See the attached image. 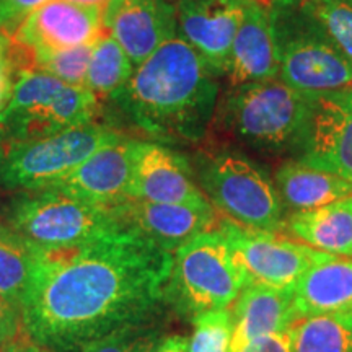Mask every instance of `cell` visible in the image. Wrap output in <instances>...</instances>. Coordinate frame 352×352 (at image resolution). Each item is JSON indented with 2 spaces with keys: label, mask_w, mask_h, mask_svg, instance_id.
Listing matches in <instances>:
<instances>
[{
  "label": "cell",
  "mask_w": 352,
  "mask_h": 352,
  "mask_svg": "<svg viewBox=\"0 0 352 352\" xmlns=\"http://www.w3.org/2000/svg\"><path fill=\"white\" fill-rule=\"evenodd\" d=\"M103 6L50 0L13 33V41L34 56L52 54L95 43L103 32Z\"/></svg>",
  "instance_id": "obj_12"
},
{
  "label": "cell",
  "mask_w": 352,
  "mask_h": 352,
  "mask_svg": "<svg viewBox=\"0 0 352 352\" xmlns=\"http://www.w3.org/2000/svg\"><path fill=\"white\" fill-rule=\"evenodd\" d=\"M103 28L138 67L158 47L176 38L175 0H108Z\"/></svg>",
  "instance_id": "obj_17"
},
{
  "label": "cell",
  "mask_w": 352,
  "mask_h": 352,
  "mask_svg": "<svg viewBox=\"0 0 352 352\" xmlns=\"http://www.w3.org/2000/svg\"><path fill=\"white\" fill-rule=\"evenodd\" d=\"M134 70L135 65L121 44L113 38L111 33L104 32L95 41L85 87L96 96L109 98L129 80Z\"/></svg>",
  "instance_id": "obj_25"
},
{
  "label": "cell",
  "mask_w": 352,
  "mask_h": 352,
  "mask_svg": "<svg viewBox=\"0 0 352 352\" xmlns=\"http://www.w3.org/2000/svg\"><path fill=\"white\" fill-rule=\"evenodd\" d=\"M189 340L182 334H173V336L165 338L158 341L151 352H188Z\"/></svg>",
  "instance_id": "obj_35"
},
{
  "label": "cell",
  "mask_w": 352,
  "mask_h": 352,
  "mask_svg": "<svg viewBox=\"0 0 352 352\" xmlns=\"http://www.w3.org/2000/svg\"><path fill=\"white\" fill-rule=\"evenodd\" d=\"M139 140L116 135L83 164L77 166L63 182L52 188L64 195L101 206H114L131 195L134 155Z\"/></svg>",
  "instance_id": "obj_15"
},
{
  "label": "cell",
  "mask_w": 352,
  "mask_h": 352,
  "mask_svg": "<svg viewBox=\"0 0 352 352\" xmlns=\"http://www.w3.org/2000/svg\"><path fill=\"white\" fill-rule=\"evenodd\" d=\"M232 311L230 352L250 342L292 328L297 323L294 289L248 283L236 297Z\"/></svg>",
  "instance_id": "obj_19"
},
{
  "label": "cell",
  "mask_w": 352,
  "mask_h": 352,
  "mask_svg": "<svg viewBox=\"0 0 352 352\" xmlns=\"http://www.w3.org/2000/svg\"><path fill=\"white\" fill-rule=\"evenodd\" d=\"M98 96L87 87H72L39 70H23L13 83L12 98L0 113L3 144L47 138L95 122Z\"/></svg>",
  "instance_id": "obj_7"
},
{
  "label": "cell",
  "mask_w": 352,
  "mask_h": 352,
  "mask_svg": "<svg viewBox=\"0 0 352 352\" xmlns=\"http://www.w3.org/2000/svg\"><path fill=\"white\" fill-rule=\"evenodd\" d=\"M38 250L10 227H0V296L20 310L32 284Z\"/></svg>",
  "instance_id": "obj_23"
},
{
  "label": "cell",
  "mask_w": 352,
  "mask_h": 352,
  "mask_svg": "<svg viewBox=\"0 0 352 352\" xmlns=\"http://www.w3.org/2000/svg\"><path fill=\"white\" fill-rule=\"evenodd\" d=\"M116 135L120 132L111 127L91 122L47 138L2 144L0 188L19 192L52 188Z\"/></svg>",
  "instance_id": "obj_9"
},
{
  "label": "cell",
  "mask_w": 352,
  "mask_h": 352,
  "mask_svg": "<svg viewBox=\"0 0 352 352\" xmlns=\"http://www.w3.org/2000/svg\"><path fill=\"white\" fill-rule=\"evenodd\" d=\"M230 87L279 77V59L270 6L246 0L239 32L233 39L227 76Z\"/></svg>",
  "instance_id": "obj_18"
},
{
  "label": "cell",
  "mask_w": 352,
  "mask_h": 352,
  "mask_svg": "<svg viewBox=\"0 0 352 352\" xmlns=\"http://www.w3.org/2000/svg\"><path fill=\"white\" fill-rule=\"evenodd\" d=\"M113 208L122 226L134 228L171 254L192 236L222 222L210 202L160 204L127 197Z\"/></svg>",
  "instance_id": "obj_14"
},
{
  "label": "cell",
  "mask_w": 352,
  "mask_h": 352,
  "mask_svg": "<svg viewBox=\"0 0 352 352\" xmlns=\"http://www.w3.org/2000/svg\"><path fill=\"white\" fill-rule=\"evenodd\" d=\"M300 3L352 60V0H300Z\"/></svg>",
  "instance_id": "obj_26"
},
{
  "label": "cell",
  "mask_w": 352,
  "mask_h": 352,
  "mask_svg": "<svg viewBox=\"0 0 352 352\" xmlns=\"http://www.w3.org/2000/svg\"><path fill=\"white\" fill-rule=\"evenodd\" d=\"M246 0H175L176 36L199 54L220 77L227 76L230 50Z\"/></svg>",
  "instance_id": "obj_13"
},
{
  "label": "cell",
  "mask_w": 352,
  "mask_h": 352,
  "mask_svg": "<svg viewBox=\"0 0 352 352\" xmlns=\"http://www.w3.org/2000/svg\"><path fill=\"white\" fill-rule=\"evenodd\" d=\"M46 2L50 0H0V26L12 36L26 16Z\"/></svg>",
  "instance_id": "obj_30"
},
{
  "label": "cell",
  "mask_w": 352,
  "mask_h": 352,
  "mask_svg": "<svg viewBox=\"0 0 352 352\" xmlns=\"http://www.w3.org/2000/svg\"><path fill=\"white\" fill-rule=\"evenodd\" d=\"M222 227L250 283L292 287L311 266L331 256L296 239L241 227L228 219L222 220Z\"/></svg>",
  "instance_id": "obj_10"
},
{
  "label": "cell",
  "mask_w": 352,
  "mask_h": 352,
  "mask_svg": "<svg viewBox=\"0 0 352 352\" xmlns=\"http://www.w3.org/2000/svg\"><path fill=\"white\" fill-rule=\"evenodd\" d=\"M351 90H352V87H351Z\"/></svg>",
  "instance_id": "obj_39"
},
{
  "label": "cell",
  "mask_w": 352,
  "mask_h": 352,
  "mask_svg": "<svg viewBox=\"0 0 352 352\" xmlns=\"http://www.w3.org/2000/svg\"><path fill=\"white\" fill-rule=\"evenodd\" d=\"M239 352H292V328L259 338Z\"/></svg>",
  "instance_id": "obj_32"
},
{
  "label": "cell",
  "mask_w": 352,
  "mask_h": 352,
  "mask_svg": "<svg viewBox=\"0 0 352 352\" xmlns=\"http://www.w3.org/2000/svg\"><path fill=\"white\" fill-rule=\"evenodd\" d=\"M8 227L38 250H64L120 230L113 206L94 204L56 189L19 192L6 209Z\"/></svg>",
  "instance_id": "obj_8"
},
{
  "label": "cell",
  "mask_w": 352,
  "mask_h": 352,
  "mask_svg": "<svg viewBox=\"0 0 352 352\" xmlns=\"http://www.w3.org/2000/svg\"><path fill=\"white\" fill-rule=\"evenodd\" d=\"M129 197L160 204L209 202L186 158L164 144L144 140L135 147Z\"/></svg>",
  "instance_id": "obj_16"
},
{
  "label": "cell",
  "mask_w": 352,
  "mask_h": 352,
  "mask_svg": "<svg viewBox=\"0 0 352 352\" xmlns=\"http://www.w3.org/2000/svg\"><path fill=\"white\" fill-rule=\"evenodd\" d=\"M77 3H87V6H107L108 0H72Z\"/></svg>",
  "instance_id": "obj_37"
},
{
  "label": "cell",
  "mask_w": 352,
  "mask_h": 352,
  "mask_svg": "<svg viewBox=\"0 0 352 352\" xmlns=\"http://www.w3.org/2000/svg\"><path fill=\"white\" fill-rule=\"evenodd\" d=\"M232 311L230 308L210 310L195 316V331L188 352H230Z\"/></svg>",
  "instance_id": "obj_28"
},
{
  "label": "cell",
  "mask_w": 352,
  "mask_h": 352,
  "mask_svg": "<svg viewBox=\"0 0 352 352\" xmlns=\"http://www.w3.org/2000/svg\"><path fill=\"white\" fill-rule=\"evenodd\" d=\"M220 76L182 38L166 41L109 96L132 124L162 142L204 138L219 104Z\"/></svg>",
  "instance_id": "obj_2"
},
{
  "label": "cell",
  "mask_w": 352,
  "mask_h": 352,
  "mask_svg": "<svg viewBox=\"0 0 352 352\" xmlns=\"http://www.w3.org/2000/svg\"><path fill=\"white\" fill-rule=\"evenodd\" d=\"M192 170L197 186L228 220L253 230L284 228V204L274 179L252 158L222 148L201 153Z\"/></svg>",
  "instance_id": "obj_6"
},
{
  "label": "cell",
  "mask_w": 352,
  "mask_h": 352,
  "mask_svg": "<svg viewBox=\"0 0 352 352\" xmlns=\"http://www.w3.org/2000/svg\"><path fill=\"white\" fill-rule=\"evenodd\" d=\"M250 283L222 222L192 236L173 253L166 297L184 315L228 308Z\"/></svg>",
  "instance_id": "obj_5"
},
{
  "label": "cell",
  "mask_w": 352,
  "mask_h": 352,
  "mask_svg": "<svg viewBox=\"0 0 352 352\" xmlns=\"http://www.w3.org/2000/svg\"><path fill=\"white\" fill-rule=\"evenodd\" d=\"M284 228L318 252L352 256V195L323 208L294 212Z\"/></svg>",
  "instance_id": "obj_21"
},
{
  "label": "cell",
  "mask_w": 352,
  "mask_h": 352,
  "mask_svg": "<svg viewBox=\"0 0 352 352\" xmlns=\"http://www.w3.org/2000/svg\"><path fill=\"white\" fill-rule=\"evenodd\" d=\"M171 264L173 254L129 227L74 248L38 250L20 305L25 333L51 352H77L148 323L166 297Z\"/></svg>",
  "instance_id": "obj_1"
},
{
  "label": "cell",
  "mask_w": 352,
  "mask_h": 352,
  "mask_svg": "<svg viewBox=\"0 0 352 352\" xmlns=\"http://www.w3.org/2000/svg\"><path fill=\"white\" fill-rule=\"evenodd\" d=\"M8 51H0V113L7 107L12 98L13 82L12 80V67L10 59H8Z\"/></svg>",
  "instance_id": "obj_33"
},
{
  "label": "cell",
  "mask_w": 352,
  "mask_h": 352,
  "mask_svg": "<svg viewBox=\"0 0 352 352\" xmlns=\"http://www.w3.org/2000/svg\"><path fill=\"white\" fill-rule=\"evenodd\" d=\"M292 289L298 320L352 311V258L331 254L311 266Z\"/></svg>",
  "instance_id": "obj_20"
},
{
  "label": "cell",
  "mask_w": 352,
  "mask_h": 352,
  "mask_svg": "<svg viewBox=\"0 0 352 352\" xmlns=\"http://www.w3.org/2000/svg\"><path fill=\"white\" fill-rule=\"evenodd\" d=\"M274 184L284 208L294 212L323 208L352 195L351 182L298 160L284 162L276 171Z\"/></svg>",
  "instance_id": "obj_22"
},
{
  "label": "cell",
  "mask_w": 352,
  "mask_h": 352,
  "mask_svg": "<svg viewBox=\"0 0 352 352\" xmlns=\"http://www.w3.org/2000/svg\"><path fill=\"white\" fill-rule=\"evenodd\" d=\"M94 46L95 43H90L72 47V50L52 52V54L34 56L33 64L39 72L50 74L67 85L85 87L88 64H90Z\"/></svg>",
  "instance_id": "obj_27"
},
{
  "label": "cell",
  "mask_w": 352,
  "mask_h": 352,
  "mask_svg": "<svg viewBox=\"0 0 352 352\" xmlns=\"http://www.w3.org/2000/svg\"><path fill=\"white\" fill-rule=\"evenodd\" d=\"M311 96L279 78L230 87L217 104L219 124L258 152L296 151L302 138Z\"/></svg>",
  "instance_id": "obj_3"
},
{
  "label": "cell",
  "mask_w": 352,
  "mask_h": 352,
  "mask_svg": "<svg viewBox=\"0 0 352 352\" xmlns=\"http://www.w3.org/2000/svg\"><path fill=\"white\" fill-rule=\"evenodd\" d=\"M279 80L307 95L352 87V60L308 15L300 0H271Z\"/></svg>",
  "instance_id": "obj_4"
},
{
  "label": "cell",
  "mask_w": 352,
  "mask_h": 352,
  "mask_svg": "<svg viewBox=\"0 0 352 352\" xmlns=\"http://www.w3.org/2000/svg\"><path fill=\"white\" fill-rule=\"evenodd\" d=\"M292 352H352V311L298 320L292 327Z\"/></svg>",
  "instance_id": "obj_24"
},
{
  "label": "cell",
  "mask_w": 352,
  "mask_h": 352,
  "mask_svg": "<svg viewBox=\"0 0 352 352\" xmlns=\"http://www.w3.org/2000/svg\"><path fill=\"white\" fill-rule=\"evenodd\" d=\"M21 333L25 329L20 310L0 296V344L15 340Z\"/></svg>",
  "instance_id": "obj_31"
},
{
  "label": "cell",
  "mask_w": 352,
  "mask_h": 352,
  "mask_svg": "<svg viewBox=\"0 0 352 352\" xmlns=\"http://www.w3.org/2000/svg\"><path fill=\"white\" fill-rule=\"evenodd\" d=\"M0 352H51L46 347L38 344L36 341L32 340L26 333H21L15 340L3 342L0 344Z\"/></svg>",
  "instance_id": "obj_34"
},
{
  "label": "cell",
  "mask_w": 352,
  "mask_h": 352,
  "mask_svg": "<svg viewBox=\"0 0 352 352\" xmlns=\"http://www.w3.org/2000/svg\"><path fill=\"white\" fill-rule=\"evenodd\" d=\"M10 34L6 33V30L0 26V51H8L12 50V41Z\"/></svg>",
  "instance_id": "obj_36"
},
{
  "label": "cell",
  "mask_w": 352,
  "mask_h": 352,
  "mask_svg": "<svg viewBox=\"0 0 352 352\" xmlns=\"http://www.w3.org/2000/svg\"><path fill=\"white\" fill-rule=\"evenodd\" d=\"M296 152L302 164L352 183L351 88L311 96L310 113Z\"/></svg>",
  "instance_id": "obj_11"
},
{
  "label": "cell",
  "mask_w": 352,
  "mask_h": 352,
  "mask_svg": "<svg viewBox=\"0 0 352 352\" xmlns=\"http://www.w3.org/2000/svg\"><path fill=\"white\" fill-rule=\"evenodd\" d=\"M2 144H3V139H2V134H0V147H2Z\"/></svg>",
  "instance_id": "obj_38"
},
{
  "label": "cell",
  "mask_w": 352,
  "mask_h": 352,
  "mask_svg": "<svg viewBox=\"0 0 352 352\" xmlns=\"http://www.w3.org/2000/svg\"><path fill=\"white\" fill-rule=\"evenodd\" d=\"M157 338L158 334L142 323L118 329L77 352H151L158 342Z\"/></svg>",
  "instance_id": "obj_29"
}]
</instances>
